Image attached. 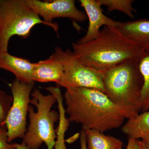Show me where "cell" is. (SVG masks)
<instances>
[{
    "instance_id": "cell-1",
    "label": "cell",
    "mask_w": 149,
    "mask_h": 149,
    "mask_svg": "<svg viewBox=\"0 0 149 149\" xmlns=\"http://www.w3.org/2000/svg\"><path fill=\"white\" fill-rule=\"evenodd\" d=\"M64 97L69 122L80 123L84 131L94 129L104 133L119 128L125 118L137 116L113 103L104 93L97 89L66 90Z\"/></svg>"
},
{
    "instance_id": "cell-2",
    "label": "cell",
    "mask_w": 149,
    "mask_h": 149,
    "mask_svg": "<svg viewBox=\"0 0 149 149\" xmlns=\"http://www.w3.org/2000/svg\"><path fill=\"white\" fill-rule=\"evenodd\" d=\"M73 52L85 66L103 72L123 62L141 58L145 51L118 27L104 26L88 42H72Z\"/></svg>"
},
{
    "instance_id": "cell-3",
    "label": "cell",
    "mask_w": 149,
    "mask_h": 149,
    "mask_svg": "<svg viewBox=\"0 0 149 149\" xmlns=\"http://www.w3.org/2000/svg\"><path fill=\"white\" fill-rule=\"evenodd\" d=\"M140 59L128 60L103 72L105 94L113 103L136 116L141 111Z\"/></svg>"
},
{
    "instance_id": "cell-4",
    "label": "cell",
    "mask_w": 149,
    "mask_h": 149,
    "mask_svg": "<svg viewBox=\"0 0 149 149\" xmlns=\"http://www.w3.org/2000/svg\"><path fill=\"white\" fill-rule=\"evenodd\" d=\"M31 96L30 103L36 107L37 111L29 105V123L22 141L29 149H39L43 143L47 149H53L57 138L54 123L60 118L58 113L51 109L57 102L56 98L51 93L44 95L38 89L32 92Z\"/></svg>"
},
{
    "instance_id": "cell-5",
    "label": "cell",
    "mask_w": 149,
    "mask_h": 149,
    "mask_svg": "<svg viewBox=\"0 0 149 149\" xmlns=\"http://www.w3.org/2000/svg\"><path fill=\"white\" fill-rule=\"evenodd\" d=\"M39 24L49 26L24 0H0V53L8 52L11 37L27 38L32 28Z\"/></svg>"
},
{
    "instance_id": "cell-6",
    "label": "cell",
    "mask_w": 149,
    "mask_h": 149,
    "mask_svg": "<svg viewBox=\"0 0 149 149\" xmlns=\"http://www.w3.org/2000/svg\"><path fill=\"white\" fill-rule=\"evenodd\" d=\"M53 55L62 65L64 73L61 81L56 85L66 90L84 88L97 89L105 93L102 72L82 64L73 52L56 47Z\"/></svg>"
},
{
    "instance_id": "cell-7",
    "label": "cell",
    "mask_w": 149,
    "mask_h": 149,
    "mask_svg": "<svg viewBox=\"0 0 149 149\" xmlns=\"http://www.w3.org/2000/svg\"><path fill=\"white\" fill-rule=\"evenodd\" d=\"M13 102L7 116L5 125L9 143L17 138L23 139L27 131V116L35 83H22L15 78L9 84Z\"/></svg>"
},
{
    "instance_id": "cell-8",
    "label": "cell",
    "mask_w": 149,
    "mask_h": 149,
    "mask_svg": "<svg viewBox=\"0 0 149 149\" xmlns=\"http://www.w3.org/2000/svg\"><path fill=\"white\" fill-rule=\"evenodd\" d=\"M24 2L33 10L43 21L49 24L57 33L59 25L53 22L54 19L63 17L72 19L77 22H84L88 18L86 13L78 9L74 0H24Z\"/></svg>"
},
{
    "instance_id": "cell-9",
    "label": "cell",
    "mask_w": 149,
    "mask_h": 149,
    "mask_svg": "<svg viewBox=\"0 0 149 149\" xmlns=\"http://www.w3.org/2000/svg\"><path fill=\"white\" fill-rule=\"evenodd\" d=\"M79 2L85 9L89 24L85 36L75 42L83 44L95 39L102 26L118 27L120 24V22L115 21L104 14L99 0H80Z\"/></svg>"
},
{
    "instance_id": "cell-10",
    "label": "cell",
    "mask_w": 149,
    "mask_h": 149,
    "mask_svg": "<svg viewBox=\"0 0 149 149\" xmlns=\"http://www.w3.org/2000/svg\"><path fill=\"white\" fill-rule=\"evenodd\" d=\"M34 66L35 63L27 59L12 55L8 52L0 53V69L13 73L22 83H35L32 79Z\"/></svg>"
},
{
    "instance_id": "cell-11",
    "label": "cell",
    "mask_w": 149,
    "mask_h": 149,
    "mask_svg": "<svg viewBox=\"0 0 149 149\" xmlns=\"http://www.w3.org/2000/svg\"><path fill=\"white\" fill-rule=\"evenodd\" d=\"M63 73V66L52 54L47 59L35 63L32 79L34 82H54L57 85Z\"/></svg>"
},
{
    "instance_id": "cell-12",
    "label": "cell",
    "mask_w": 149,
    "mask_h": 149,
    "mask_svg": "<svg viewBox=\"0 0 149 149\" xmlns=\"http://www.w3.org/2000/svg\"><path fill=\"white\" fill-rule=\"evenodd\" d=\"M118 28L145 51H149V20L140 19L120 22Z\"/></svg>"
},
{
    "instance_id": "cell-13",
    "label": "cell",
    "mask_w": 149,
    "mask_h": 149,
    "mask_svg": "<svg viewBox=\"0 0 149 149\" xmlns=\"http://www.w3.org/2000/svg\"><path fill=\"white\" fill-rule=\"evenodd\" d=\"M121 130L128 138L136 140L149 137V110L128 119Z\"/></svg>"
},
{
    "instance_id": "cell-14",
    "label": "cell",
    "mask_w": 149,
    "mask_h": 149,
    "mask_svg": "<svg viewBox=\"0 0 149 149\" xmlns=\"http://www.w3.org/2000/svg\"><path fill=\"white\" fill-rule=\"evenodd\" d=\"M85 132L88 149H122L123 144L120 139L94 129Z\"/></svg>"
},
{
    "instance_id": "cell-15",
    "label": "cell",
    "mask_w": 149,
    "mask_h": 149,
    "mask_svg": "<svg viewBox=\"0 0 149 149\" xmlns=\"http://www.w3.org/2000/svg\"><path fill=\"white\" fill-rule=\"evenodd\" d=\"M45 89L55 96L59 111L60 123L58 129L56 130L57 140L54 147L55 149H67L65 144L64 135L68 128L70 122L68 118L65 117L66 112L63 105V98L61 91L58 87L53 86L47 87Z\"/></svg>"
},
{
    "instance_id": "cell-16",
    "label": "cell",
    "mask_w": 149,
    "mask_h": 149,
    "mask_svg": "<svg viewBox=\"0 0 149 149\" xmlns=\"http://www.w3.org/2000/svg\"><path fill=\"white\" fill-rule=\"evenodd\" d=\"M139 70L143 79L140 92L141 111L149 110V51H145L139 61Z\"/></svg>"
},
{
    "instance_id": "cell-17",
    "label": "cell",
    "mask_w": 149,
    "mask_h": 149,
    "mask_svg": "<svg viewBox=\"0 0 149 149\" xmlns=\"http://www.w3.org/2000/svg\"><path fill=\"white\" fill-rule=\"evenodd\" d=\"M134 1L133 0H99L101 6L107 7L109 12L119 11L131 18H134L133 13L136 12L132 6Z\"/></svg>"
},
{
    "instance_id": "cell-18",
    "label": "cell",
    "mask_w": 149,
    "mask_h": 149,
    "mask_svg": "<svg viewBox=\"0 0 149 149\" xmlns=\"http://www.w3.org/2000/svg\"><path fill=\"white\" fill-rule=\"evenodd\" d=\"M13 102L12 96L0 89V127L5 126V122Z\"/></svg>"
},
{
    "instance_id": "cell-19",
    "label": "cell",
    "mask_w": 149,
    "mask_h": 149,
    "mask_svg": "<svg viewBox=\"0 0 149 149\" xmlns=\"http://www.w3.org/2000/svg\"><path fill=\"white\" fill-rule=\"evenodd\" d=\"M0 149H16L14 143H9L5 125L0 127Z\"/></svg>"
},
{
    "instance_id": "cell-20",
    "label": "cell",
    "mask_w": 149,
    "mask_h": 149,
    "mask_svg": "<svg viewBox=\"0 0 149 149\" xmlns=\"http://www.w3.org/2000/svg\"><path fill=\"white\" fill-rule=\"evenodd\" d=\"M80 139L81 149H88L87 143H86V137H85V133L84 130H82L80 132Z\"/></svg>"
},
{
    "instance_id": "cell-21",
    "label": "cell",
    "mask_w": 149,
    "mask_h": 149,
    "mask_svg": "<svg viewBox=\"0 0 149 149\" xmlns=\"http://www.w3.org/2000/svg\"><path fill=\"white\" fill-rule=\"evenodd\" d=\"M136 139L128 138V143L126 149H134Z\"/></svg>"
},
{
    "instance_id": "cell-22",
    "label": "cell",
    "mask_w": 149,
    "mask_h": 149,
    "mask_svg": "<svg viewBox=\"0 0 149 149\" xmlns=\"http://www.w3.org/2000/svg\"><path fill=\"white\" fill-rule=\"evenodd\" d=\"M14 146L16 149H29L23 141L22 142L21 144L15 143Z\"/></svg>"
},
{
    "instance_id": "cell-23",
    "label": "cell",
    "mask_w": 149,
    "mask_h": 149,
    "mask_svg": "<svg viewBox=\"0 0 149 149\" xmlns=\"http://www.w3.org/2000/svg\"><path fill=\"white\" fill-rule=\"evenodd\" d=\"M134 149H144L142 141L139 140H136Z\"/></svg>"
},
{
    "instance_id": "cell-24",
    "label": "cell",
    "mask_w": 149,
    "mask_h": 149,
    "mask_svg": "<svg viewBox=\"0 0 149 149\" xmlns=\"http://www.w3.org/2000/svg\"><path fill=\"white\" fill-rule=\"evenodd\" d=\"M144 149H149V137L142 139Z\"/></svg>"
},
{
    "instance_id": "cell-25",
    "label": "cell",
    "mask_w": 149,
    "mask_h": 149,
    "mask_svg": "<svg viewBox=\"0 0 149 149\" xmlns=\"http://www.w3.org/2000/svg\"><path fill=\"white\" fill-rule=\"evenodd\" d=\"M80 133H77V134H75L74 136H72L71 138H70L69 139H68L67 140V142L70 143H73L74 142L75 140H77L79 137H80Z\"/></svg>"
}]
</instances>
